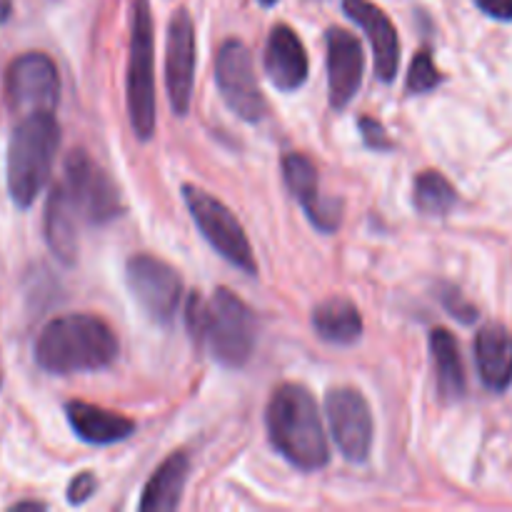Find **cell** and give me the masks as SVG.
I'll use <instances>...</instances> for the list:
<instances>
[{"mask_svg": "<svg viewBox=\"0 0 512 512\" xmlns=\"http://www.w3.org/2000/svg\"><path fill=\"white\" fill-rule=\"evenodd\" d=\"M485 15L495 20H512V0H475Z\"/></svg>", "mask_w": 512, "mask_h": 512, "instance_id": "27", "label": "cell"}, {"mask_svg": "<svg viewBox=\"0 0 512 512\" xmlns=\"http://www.w3.org/2000/svg\"><path fill=\"white\" fill-rule=\"evenodd\" d=\"M0 385H3V380H0Z\"/></svg>", "mask_w": 512, "mask_h": 512, "instance_id": "31", "label": "cell"}, {"mask_svg": "<svg viewBox=\"0 0 512 512\" xmlns=\"http://www.w3.org/2000/svg\"><path fill=\"white\" fill-rule=\"evenodd\" d=\"M430 353H433L440 398L448 400V403H455V400L463 398L465 388H468L458 340H455L453 333H448L445 328L433 330V333H430Z\"/></svg>", "mask_w": 512, "mask_h": 512, "instance_id": "20", "label": "cell"}, {"mask_svg": "<svg viewBox=\"0 0 512 512\" xmlns=\"http://www.w3.org/2000/svg\"><path fill=\"white\" fill-rule=\"evenodd\" d=\"M440 83H443V75H440V70H438V65H435L430 50H420V53L413 58V63H410L408 93H413V95L430 93V90L438 88Z\"/></svg>", "mask_w": 512, "mask_h": 512, "instance_id": "23", "label": "cell"}, {"mask_svg": "<svg viewBox=\"0 0 512 512\" xmlns=\"http://www.w3.org/2000/svg\"><path fill=\"white\" fill-rule=\"evenodd\" d=\"M50 198L58 200L80 228L105 225L123 213L115 183L98 163L90 160V155H85V150L70 153V158L65 160L63 178L53 188Z\"/></svg>", "mask_w": 512, "mask_h": 512, "instance_id": "5", "label": "cell"}, {"mask_svg": "<svg viewBox=\"0 0 512 512\" xmlns=\"http://www.w3.org/2000/svg\"><path fill=\"white\" fill-rule=\"evenodd\" d=\"M118 358V338L105 320L73 313L50 320L35 340V363L50 375L95 373Z\"/></svg>", "mask_w": 512, "mask_h": 512, "instance_id": "1", "label": "cell"}, {"mask_svg": "<svg viewBox=\"0 0 512 512\" xmlns=\"http://www.w3.org/2000/svg\"><path fill=\"white\" fill-rule=\"evenodd\" d=\"M153 15L150 0H133L130 15L128 55V113L138 140H150L155 133V75H153Z\"/></svg>", "mask_w": 512, "mask_h": 512, "instance_id": "6", "label": "cell"}, {"mask_svg": "<svg viewBox=\"0 0 512 512\" xmlns=\"http://www.w3.org/2000/svg\"><path fill=\"white\" fill-rule=\"evenodd\" d=\"M195 80V25L188 10L173 13L165 50V85H168L170 108L175 115H188Z\"/></svg>", "mask_w": 512, "mask_h": 512, "instance_id": "12", "label": "cell"}, {"mask_svg": "<svg viewBox=\"0 0 512 512\" xmlns=\"http://www.w3.org/2000/svg\"><path fill=\"white\" fill-rule=\"evenodd\" d=\"M215 83H218L228 108L238 118L248 120V123H260L268 115V103H265V95L260 93L253 58H250L245 43L230 38L220 45L218 55H215Z\"/></svg>", "mask_w": 512, "mask_h": 512, "instance_id": "8", "label": "cell"}, {"mask_svg": "<svg viewBox=\"0 0 512 512\" xmlns=\"http://www.w3.org/2000/svg\"><path fill=\"white\" fill-rule=\"evenodd\" d=\"M188 333L200 348L225 368H243L255 350V315L228 288H218L210 298L193 293L185 305Z\"/></svg>", "mask_w": 512, "mask_h": 512, "instance_id": "3", "label": "cell"}, {"mask_svg": "<svg viewBox=\"0 0 512 512\" xmlns=\"http://www.w3.org/2000/svg\"><path fill=\"white\" fill-rule=\"evenodd\" d=\"M343 10L350 20L365 30L375 55V75L383 83H393L400 68V38L393 20L373 0H343Z\"/></svg>", "mask_w": 512, "mask_h": 512, "instance_id": "15", "label": "cell"}, {"mask_svg": "<svg viewBox=\"0 0 512 512\" xmlns=\"http://www.w3.org/2000/svg\"><path fill=\"white\" fill-rule=\"evenodd\" d=\"M415 208L423 215H448L458 205L453 183L438 170H425L415 178Z\"/></svg>", "mask_w": 512, "mask_h": 512, "instance_id": "22", "label": "cell"}, {"mask_svg": "<svg viewBox=\"0 0 512 512\" xmlns=\"http://www.w3.org/2000/svg\"><path fill=\"white\" fill-rule=\"evenodd\" d=\"M65 418H68L73 433L90 445L120 443V440L130 438V433L135 430V423L125 415L110 413V410L83 403V400H73L65 405Z\"/></svg>", "mask_w": 512, "mask_h": 512, "instance_id": "18", "label": "cell"}, {"mask_svg": "<svg viewBox=\"0 0 512 512\" xmlns=\"http://www.w3.org/2000/svg\"><path fill=\"white\" fill-rule=\"evenodd\" d=\"M358 125H360V133H363V140H365V145H368V148H373V150H390L393 148V140L388 138V133H385V128H383V123H380V120H375V118H360L358 120Z\"/></svg>", "mask_w": 512, "mask_h": 512, "instance_id": "24", "label": "cell"}, {"mask_svg": "<svg viewBox=\"0 0 512 512\" xmlns=\"http://www.w3.org/2000/svg\"><path fill=\"white\" fill-rule=\"evenodd\" d=\"M190 460L185 453H173L153 473L150 483L145 485L143 498L138 508L143 512H168L175 510L183 500L185 483H188Z\"/></svg>", "mask_w": 512, "mask_h": 512, "instance_id": "19", "label": "cell"}, {"mask_svg": "<svg viewBox=\"0 0 512 512\" xmlns=\"http://www.w3.org/2000/svg\"><path fill=\"white\" fill-rule=\"evenodd\" d=\"M328 43V93L330 108H348L363 85V45L345 28H330L325 35Z\"/></svg>", "mask_w": 512, "mask_h": 512, "instance_id": "14", "label": "cell"}, {"mask_svg": "<svg viewBox=\"0 0 512 512\" xmlns=\"http://www.w3.org/2000/svg\"><path fill=\"white\" fill-rule=\"evenodd\" d=\"M95 485H98V480H95L93 473H80L78 478L70 483L68 503L70 505H83L85 500H88L90 495L95 493Z\"/></svg>", "mask_w": 512, "mask_h": 512, "instance_id": "26", "label": "cell"}, {"mask_svg": "<svg viewBox=\"0 0 512 512\" xmlns=\"http://www.w3.org/2000/svg\"><path fill=\"white\" fill-rule=\"evenodd\" d=\"M5 100L13 113H53L60 100V75L45 53H23L5 73Z\"/></svg>", "mask_w": 512, "mask_h": 512, "instance_id": "9", "label": "cell"}, {"mask_svg": "<svg viewBox=\"0 0 512 512\" xmlns=\"http://www.w3.org/2000/svg\"><path fill=\"white\" fill-rule=\"evenodd\" d=\"M475 363L480 380L493 393H503L512 385V333L505 325L488 323L475 338Z\"/></svg>", "mask_w": 512, "mask_h": 512, "instance_id": "17", "label": "cell"}, {"mask_svg": "<svg viewBox=\"0 0 512 512\" xmlns=\"http://www.w3.org/2000/svg\"><path fill=\"white\" fill-rule=\"evenodd\" d=\"M313 328L328 343L353 345L363 335V318H360V310L355 308V303L335 295V298L323 300L313 310Z\"/></svg>", "mask_w": 512, "mask_h": 512, "instance_id": "21", "label": "cell"}, {"mask_svg": "<svg viewBox=\"0 0 512 512\" xmlns=\"http://www.w3.org/2000/svg\"><path fill=\"white\" fill-rule=\"evenodd\" d=\"M265 425H268L270 443L295 468L313 473L328 465V438H325L318 403L308 388L298 383L278 385L268 400Z\"/></svg>", "mask_w": 512, "mask_h": 512, "instance_id": "2", "label": "cell"}, {"mask_svg": "<svg viewBox=\"0 0 512 512\" xmlns=\"http://www.w3.org/2000/svg\"><path fill=\"white\" fill-rule=\"evenodd\" d=\"M443 303H445V308L450 310V315H455V318L463 320V323H473V320L478 318V310H475L473 305H470L468 300L458 293V290H450V293H445Z\"/></svg>", "mask_w": 512, "mask_h": 512, "instance_id": "25", "label": "cell"}, {"mask_svg": "<svg viewBox=\"0 0 512 512\" xmlns=\"http://www.w3.org/2000/svg\"><path fill=\"white\" fill-rule=\"evenodd\" d=\"M283 175L290 193L305 210L310 223L323 233H335L343 220V208H340V200L323 198L320 175L313 160L303 153H288L283 158Z\"/></svg>", "mask_w": 512, "mask_h": 512, "instance_id": "13", "label": "cell"}, {"mask_svg": "<svg viewBox=\"0 0 512 512\" xmlns=\"http://www.w3.org/2000/svg\"><path fill=\"white\" fill-rule=\"evenodd\" d=\"M335 445L350 463H365L373 448V413L368 400L355 388H333L325 398Z\"/></svg>", "mask_w": 512, "mask_h": 512, "instance_id": "11", "label": "cell"}, {"mask_svg": "<svg viewBox=\"0 0 512 512\" xmlns=\"http://www.w3.org/2000/svg\"><path fill=\"white\" fill-rule=\"evenodd\" d=\"M278 0H260V5H265V8H270V5H275Z\"/></svg>", "mask_w": 512, "mask_h": 512, "instance_id": "30", "label": "cell"}, {"mask_svg": "<svg viewBox=\"0 0 512 512\" xmlns=\"http://www.w3.org/2000/svg\"><path fill=\"white\" fill-rule=\"evenodd\" d=\"M263 63L268 78L283 93H293L308 80V50H305L300 35L285 23H278L270 30Z\"/></svg>", "mask_w": 512, "mask_h": 512, "instance_id": "16", "label": "cell"}, {"mask_svg": "<svg viewBox=\"0 0 512 512\" xmlns=\"http://www.w3.org/2000/svg\"><path fill=\"white\" fill-rule=\"evenodd\" d=\"M60 125L53 113H28L13 128L8 145V193L18 208H30L53 173Z\"/></svg>", "mask_w": 512, "mask_h": 512, "instance_id": "4", "label": "cell"}, {"mask_svg": "<svg viewBox=\"0 0 512 512\" xmlns=\"http://www.w3.org/2000/svg\"><path fill=\"white\" fill-rule=\"evenodd\" d=\"M10 13H13V0H0V25L8 23Z\"/></svg>", "mask_w": 512, "mask_h": 512, "instance_id": "28", "label": "cell"}, {"mask_svg": "<svg viewBox=\"0 0 512 512\" xmlns=\"http://www.w3.org/2000/svg\"><path fill=\"white\" fill-rule=\"evenodd\" d=\"M183 200L190 210V218L198 225L203 238L223 255L228 263L240 268L243 273H258V260H255L253 245L245 235L243 225L238 223L230 208H225L218 198L205 193L198 185H185Z\"/></svg>", "mask_w": 512, "mask_h": 512, "instance_id": "7", "label": "cell"}, {"mask_svg": "<svg viewBox=\"0 0 512 512\" xmlns=\"http://www.w3.org/2000/svg\"><path fill=\"white\" fill-rule=\"evenodd\" d=\"M13 510H45V503H35V500H28V503L13 505Z\"/></svg>", "mask_w": 512, "mask_h": 512, "instance_id": "29", "label": "cell"}, {"mask_svg": "<svg viewBox=\"0 0 512 512\" xmlns=\"http://www.w3.org/2000/svg\"><path fill=\"white\" fill-rule=\"evenodd\" d=\"M125 280L145 313L158 323L173 320L180 300H183V278L173 265L155 255H133L125 265Z\"/></svg>", "mask_w": 512, "mask_h": 512, "instance_id": "10", "label": "cell"}]
</instances>
